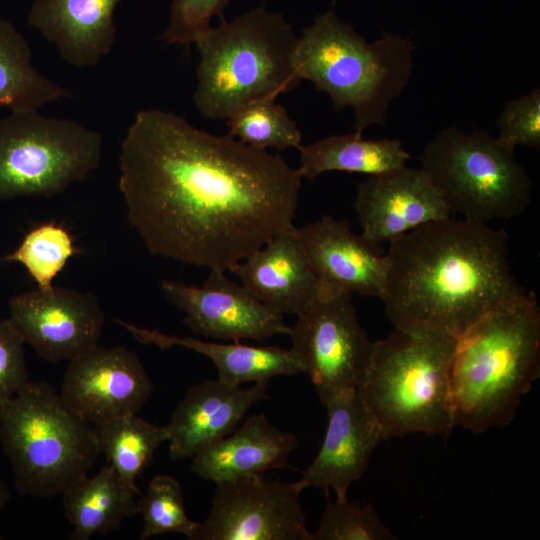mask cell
I'll return each mask as SVG.
<instances>
[{
  "instance_id": "6da1fadb",
  "label": "cell",
  "mask_w": 540,
  "mask_h": 540,
  "mask_svg": "<svg viewBox=\"0 0 540 540\" xmlns=\"http://www.w3.org/2000/svg\"><path fill=\"white\" fill-rule=\"evenodd\" d=\"M119 170L128 221L156 256L226 272L294 227L297 169L170 111L135 115Z\"/></svg>"
},
{
  "instance_id": "7a4b0ae2",
  "label": "cell",
  "mask_w": 540,
  "mask_h": 540,
  "mask_svg": "<svg viewBox=\"0 0 540 540\" xmlns=\"http://www.w3.org/2000/svg\"><path fill=\"white\" fill-rule=\"evenodd\" d=\"M381 297L394 328L457 339L526 290L509 262L503 229L451 217L389 242Z\"/></svg>"
},
{
  "instance_id": "3957f363",
  "label": "cell",
  "mask_w": 540,
  "mask_h": 540,
  "mask_svg": "<svg viewBox=\"0 0 540 540\" xmlns=\"http://www.w3.org/2000/svg\"><path fill=\"white\" fill-rule=\"evenodd\" d=\"M540 374V308L533 292L491 311L456 339L450 367L454 426L507 425Z\"/></svg>"
},
{
  "instance_id": "277c9868",
  "label": "cell",
  "mask_w": 540,
  "mask_h": 540,
  "mask_svg": "<svg viewBox=\"0 0 540 540\" xmlns=\"http://www.w3.org/2000/svg\"><path fill=\"white\" fill-rule=\"evenodd\" d=\"M297 43L291 24L262 5L207 29L194 42L197 110L208 119H228L247 104L295 89L301 81Z\"/></svg>"
},
{
  "instance_id": "5b68a950",
  "label": "cell",
  "mask_w": 540,
  "mask_h": 540,
  "mask_svg": "<svg viewBox=\"0 0 540 540\" xmlns=\"http://www.w3.org/2000/svg\"><path fill=\"white\" fill-rule=\"evenodd\" d=\"M414 43L408 37L384 32L368 43L333 10L318 15L298 37L296 74L325 92L334 109L353 110L354 130L384 125L391 101L412 73Z\"/></svg>"
},
{
  "instance_id": "8992f818",
  "label": "cell",
  "mask_w": 540,
  "mask_h": 540,
  "mask_svg": "<svg viewBox=\"0 0 540 540\" xmlns=\"http://www.w3.org/2000/svg\"><path fill=\"white\" fill-rule=\"evenodd\" d=\"M456 339L394 328L373 342L357 388L386 439L410 433L447 436L454 426L450 367Z\"/></svg>"
},
{
  "instance_id": "52a82bcc",
  "label": "cell",
  "mask_w": 540,
  "mask_h": 540,
  "mask_svg": "<svg viewBox=\"0 0 540 540\" xmlns=\"http://www.w3.org/2000/svg\"><path fill=\"white\" fill-rule=\"evenodd\" d=\"M0 442L21 496L61 494L100 454L93 425L43 381H29L0 404Z\"/></svg>"
},
{
  "instance_id": "ba28073f",
  "label": "cell",
  "mask_w": 540,
  "mask_h": 540,
  "mask_svg": "<svg viewBox=\"0 0 540 540\" xmlns=\"http://www.w3.org/2000/svg\"><path fill=\"white\" fill-rule=\"evenodd\" d=\"M514 150L486 131L451 127L425 146L420 169L451 212L488 224L517 217L530 204L532 181Z\"/></svg>"
},
{
  "instance_id": "9c48e42d",
  "label": "cell",
  "mask_w": 540,
  "mask_h": 540,
  "mask_svg": "<svg viewBox=\"0 0 540 540\" xmlns=\"http://www.w3.org/2000/svg\"><path fill=\"white\" fill-rule=\"evenodd\" d=\"M102 135L83 124L14 110L0 119V200L52 196L97 170Z\"/></svg>"
},
{
  "instance_id": "30bf717a",
  "label": "cell",
  "mask_w": 540,
  "mask_h": 540,
  "mask_svg": "<svg viewBox=\"0 0 540 540\" xmlns=\"http://www.w3.org/2000/svg\"><path fill=\"white\" fill-rule=\"evenodd\" d=\"M352 295L321 283L290 327L291 350L323 405L357 389L370 360L373 342L358 320Z\"/></svg>"
},
{
  "instance_id": "8fae6325",
  "label": "cell",
  "mask_w": 540,
  "mask_h": 540,
  "mask_svg": "<svg viewBox=\"0 0 540 540\" xmlns=\"http://www.w3.org/2000/svg\"><path fill=\"white\" fill-rule=\"evenodd\" d=\"M208 516L190 540H313L296 482L268 481L264 475L215 483Z\"/></svg>"
},
{
  "instance_id": "7c38bea8",
  "label": "cell",
  "mask_w": 540,
  "mask_h": 540,
  "mask_svg": "<svg viewBox=\"0 0 540 540\" xmlns=\"http://www.w3.org/2000/svg\"><path fill=\"white\" fill-rule=\"evenodd\" d=\"M10 319L43 360L70 361L98 345L104 312L93 293L55 287L9 299Z\"/></svg>"
},
{
  "instance_id": "4fadbf2b",
  "label": "cell",
  "mask_w": 540,
  "mask_h": 540,
  "mask_svg": "<svg viewBox=\"0 0 540 540\" xmlns=\"http://www.w3.org/2000/svg\"><path fill=\"white\" fill-rule=\"evenodd\" d=\"M161 289L167 300L185 314L184 324L194 334L232 342H262L290 333L282 315L225 272L210 271L200 286L163 280Z\"/></svg>"
},
{
  "instance_id": "5bb4252c",
  "label": "cell",
  "mask_w": 540,
  "mask_h": 540,
  "mask_svg": "<svg viewBox=\"0 0 540 540\" xmlns=\"http://www.w3.org/2000/svg\"><path fill=\"white\" fill-rule=\"evenodd\" d=\"M152 390L134 351L96 345L68 361L59 393L74 412L94 426L137 414Z\"/></svg>"
},
{
  "instance_id": "9a60e30c",
  "label": "cell",
  "mask_w": 540,
  "mask_h": 540,
  "mask_svg": "<svg viewBox=\"0 0 540 540\" xmlns=\"http://www.w3.org/2000/svg\"><path fill=\"white\" fill-rule=\"evenodd\" d=\"M354 209L361 235L375 245L452 213L425 172L407 166L358 184Z\"/></svg>"
},
{
  "instance_id": "2e32d148",
  "label": "cell",
  "mask_w": 540,
  "mask_h": 540,
  "mask_svg": "<svg viewBox=\"0 0 540 540\" xmlns=\"http://www.w3.org/2000/svg\"><path fill=\"white\" fill-rule=\"evenodd\" d=\"M328 423L322 445L302 471L306 488L334 490L345 495L365 473L370 457L385 434L366 409L357 389L345 391L326 404Z\"/></svg>"
},
{
  "instance_id": "e0dca14e",
  "label": "cell",
  "mask_w": 540,
  "mask_h": 540,
  "mask_svg": "<svg viewBox=\"0 0 540 540\" xmlns=\"http://www.w3.org/2000/svg\"><path fill=\"white\" fill-rule=\"evenodd\" d=\"M296 233L321 283L381 299L388 259L379 245L352 232L346 220L328 215Z\"/></svg>"
},
{
  "instance_id": "ac0fdd59",
  "label": "cell",
  "mask_w": 540,
  "mask_h": 540,
  "mask_svg": "<svg viewBox=\"0 0 540 540\" xmlns=\"http://www.w3.org/2000/svg\"><path fill=\"white\" fill-rule=\"evenodd\" d=\"M267 384L242 388L217 378L191 386L165 426L170 458L193 457L230 434L254 404L268 398Z\"/></svg>"
},
{
  "instance_id": "d6986e66",
  "label": "cell",
  "mask_w": 540,
  "mask_h": 540,
  "mask_svg": "<svg viewBox=\"0 0 540 540\" xmlns=\"http://www.w3.org/2000/svg\"><path fill=\"white\" fill-rule=\"evenodd\" d=\"M229 272L265 306L282 316L301 313L321 285L296 227L276 233Z\"/></svg>"
},
{
  "instance_id": "ffe728a7",
  "label": "cell",
  "mask_w": 540,
  "mask_h": 540,
  "mask_svg": "<svg viewBox=\"0 0 540 540\" xmlns=\"http://www.w3.org/2000/svg\"><path fill=\"white\" fill-rule=\"evenodd\" d=\"M121 1L33 0L28 22L56 47L65 62L90 68L114 46V11Z\"/></svg>"
},
{
  "instance_id": "44dd1931",
  "label": "cell",
  "mask_w": 540,
  "mask_h": 540,
  "mask_svg": "<svg viewBox=\"0 0 540 540\" xmlns=\"http://www.w3.org/2000/svg\"><path fill=\"white\" fill-rule=\"evenodd\" d=\"M296 444L293 433L277 428L264 414L249 415L230 434L196 453L191 470L214 483L264 475L287 467Z\"/></svg>"
},
{
  "instance_id": "7402d4cb",
  "label": "cell",
  "mask_w": 540,
  "mask_h": 540,
  "mask_svg": "<svg viewBox=\"0 0 540 540\" xmlns=\"http://www.w3.org/2000/svg\"><path fill=\"white\" fill-rule=\"evenodd\" d=\"M113 321L142 344L155 345L161 349L183 347L208 357L217 369L218 379L231 385L268 382L276 376L303 372L291 349L251 346L240 342L229 344L207 342L189 336L164 334L158 329L138 327L118 318H113Z\"/></svg>"
},
{
  "instance_id": "603a6c76",
  "label": "cell",
  "mask_w": 540,
  "mask_h": 540,
  "mask_svg": "<svg viewBox=\"0 0 540 540\" xmlns=\"http://www.w3.org/2000/svg\"><path fill=\"white\" fill-rule=\"evenodd\" d=\"M64 513L73 529L70 540H87L117 530L138 513L135 497L116 470L107 463L94 476L85 475L61 493Z\"/></svg>"
},
{
  "instance_id": "cb8c5ba5",
  "label": "cell",
  "mask_w": 540,
  "mask_h": 540,
  "mask_svg": "<svg viewBox=\"0 0 540 540\" xmlns=\"http://www.w3.org/2000/svg\"><path fill=\"white\" fill-rule=\"evenodd\" d=\"M302 178L329 171L381 175L406 167L410 154L398 139H364L362 133L333 135L299 148Z\"/></svg>"
},
{
  "instance_id": "d4e9b609",
  "label": "cell",
  "mask_w": 540,
  "mask_h": 540,
  "mask_svg": "<svg viewBox=\"0 0 540 540\" xmlns=\"http://www.w3.org/2000/svg\"><path fill=\"white\" fill-rule=\"evenodd\" d=\"M32 64V49L16 27L0 17V108L37 109L69 97Z\"/></svg>"
},
{
  "instance_id": "484cf974",
  "label": "cell",
  "mask_w": 540,
  "mask_h": 540,
  "mask_svg": "<svg viewBox=\"0 0 540 540\" xmlns=\"http://www.w3.org/2000/svg\"><path fill=\"white\" fill-rule=\"evenodd\" d=\"M99 452L123 482L140 494L137 477L150 465L154 452L168 440L165 426L151 424L134 415L94 425Z\"/></svg>"
},
{
  "instance_id": "4316f807",
  "label": "cell",
  "mask_w": 540,
  "mask_h": 540,
  "mask_svg": "<svg viewBox=\"0 0 540 540\" xmlns=\"http://www.w3.org/2000/svg\"><path fill=\"white\" fill-rule=\"evenodd\" d=\"M226 120L228 134L252 147L283 151L301 146V131L275 100L247 104Z\"/></svg>"
},
{
  "instance_id": "83f0119b",
  "label": "cell",
  "mask_w": 540,
  "mask_h": 540,
  "mask_svg": "<svg viewBox=\"0 0 540 540\" xmlns=\"http://www.w3.org/2000/svg\"><path fill=\"white\" fill-rule=\"evenodd\" d=\"M75 252L70 233L49 222L31 229L19 246L2 260L22 264L37 288L49 289Z\"/></svg>"
},
{
  "instance_id": "f1b7e54d",
  "label": "cell",
  "mask_w": 540,
  "mask_h": 540,
  "mask_svg": "<svg viewBox=\"0 0 540 540\" xmlns=\"http://www.w3.org/2000/svg\"><path fill=\"white\" fill-rule=\"evenodd\" d=\"M137 506L143 518L141 539L165 533H178L190 538L195 529L197 522L186 513L181 486L169 475L152 478Z\"/></svg>"
},
{
  "instance_id": "f546056e",
  "label": "cell",
  "mask_w": 540,
  "mask_h": 540,
  "mask_svg": "<svg viewBox=\"0 0 540 540\" xmlns=\"http://www.w3.org/2000/svg\"><path fill=\"white\" fill-rule=\"evenodd\" d=\"M313 540H394L371 504L358 505L347 494L327 497Z\"/></svg>"
},
{
  "instance_id": "4dcf8cb0",
  "label": "cell",
  "mask_w": 540,
  "mask_h": 540,
  "mask_svg": "<svg viewBox=\"0 0 540 540\" xmlns=\"http://www.w3.org/2000/svg\"><path fill=\"white\" fill-rule=\"evenodd\" d=\"M500 141L515 149L518 145L540 149V90L509 101L498 120Z\"/></svg>"
},
{
  "instance_id": "1f68e13d",
  "label": "cell",
  "mask_w": 540,
  "mask_h": 540,
  "mask_svg": "<svg viewBox=\"0 0 540 540\" xmlns=\"http://www.w3.org/2000/svg\"><path fill=\"white\" fill-rule=\"evenodd\" d=\"M230 0H171L170 19L162 38L168 44L190 46L221 15Z\"/></svg>"
},
{
  "instance_id": "d6a6232c",
  "label": "cell",
  "mask_w": 540,
  "mask_h": 540,
  "mask_svg": "<svg viewBox=\"0 0 540 540\" xmlns=\"http://www.w3.org/2000/svg\"><path fill=\"white\" fill-rule=\"evenodd\" d=\"M25 340L10 318L0 320V404L29 382Z\"/></svg>"
},
{
  "instance_id": "836d02e7",
  "label": "cell",
  "mask_w": 540,
  "mask_h": 540,
  "mask_svg": "<svg viewBox=\"0 0 540 540\" xmlns=\"http://www.w3.org/2000/svg\"><path fill=\"white\" fill-rule=\"evenodd\" d=\"M9 499H10L9 489L6 483L0 480V514L3 511V509L6 507L7 503L9 502ZM0 539H2L1 534H0Z\"/></svg>"
}]
</instances>
